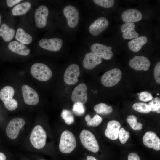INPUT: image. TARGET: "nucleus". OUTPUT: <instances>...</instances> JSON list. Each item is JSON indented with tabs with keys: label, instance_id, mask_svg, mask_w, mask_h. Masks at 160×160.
<instances>
[{
	"label": "nucleus",
	"instance_id": "1",
	"mask_svg": "<svg viewBox=\"0 0 160 160\" xmlns=\"http://www.w3.org/2000/svg\"><path fill=\"white\" fill-rule=\"evenodd\" d=\"M76 146L75 136L70 131L66 130L62 133L60 141L59 148L64 153H69L73 151Z\"/></svg>",
	"mask_w": 160,
	"mask_h": 160
},
{
	"label": "nucleus",
	"instance_id": "2",
	"mask_svg": "<svg viewBox=\"0 0 160 160\" xmlns=\"http://www.w3.org/2000/svg\"><path fill=\"white\" fill-rule=\"evenodd\" d=\"M47 137L46 132L41 126L37 125L33 129L30 137L32 145L36 148L41 149L45 146Z\"/></svg>",
	"mask_w": 160,
	"mask_h": 160
},
{
	"label": "nucleus",
	"instance_id": "3",
	"mask_svg": "<svg viewBox=\"0 0 160 160\" xmlns=\"http://www.w3.org/2000/svg\"><path fill=\"white\" fill-rule=\"evenodd\" d=\"M30 72L33 77L41 81L48 80L52 75L50 69L46 65L41 63H36L33 65Z\"/></svg>",
	"mask_w": 160,
	"mask_h": 160
},
{
	"label": "nucleus",
	"instance_id": "4",
	"mask_svg": "<svg viewBox=\"0 0 160 160\" xmlns=\"http://www.w3.org/2000/svg\"><path fill=\"white\" fill-rule=\"evenodd\" d=\"M15 94V90L10 86H6L0 91V98L4 103V106L7 109L13 111L17 107V100L12 98Z\"/></svg>",
	"mask_w": 160,
	"mask_h": 160
},
{
	"label": "nucleus",
	"instance_id": "5",
	"mask_svg": "<svg viewBox=\"0 0 160 160\" xmlns=\"http://www.w3.org/2000/svg\"><path fill=\"white\" fill-rule=\"evenodd\" d=\"M79 138L83 146L89 151L94 153L99 151L97 141L94 135L89 131L82 130L80 134Z\"/></svg>",
	"mask_w": 160,
	"mask_h": 160
},
{
	"label": "nucleus",
	"instance_id": "6",
	"mask_svg": "<svg viewBox=\"0 0 160 160\" xmlns=\"http://www.w3.org/2000/svg\"><path fill=\"white\" fill-rule=\"evenodd\" d=\"M121 77L122 72L121 70L117 68H113L107 71L103 74L101 78V82L106 87H112L120 81Z\"/></svg>",
	"mask_w": 160,
	"mask_h": 160
},
{
	"label": "nucleus",
	"instance_id": "7",
	"mask_svg": "<svg viewBox=\"0 0 160 160\" xmlns=\"http://www.w3.org/2000/svg\"><path fill=\"white\" fill-rule=\"evenodd\" d=\"M25 124V121L22 118L18 117L12 119L6 128V133L7 136L12 139L16 138Z\"/></svg>",
	"mask_w": 160,
	"mask_h": 160
},
{
	"label": "nucleus",
	"instance_id": "8",
	"mask_svg": "<svg viewBox=\"0 0 160 160\" xmlns=\"http://www.w3.org/2000/svg\"><path fill=\"white\" fill-rule=\"evenodd\" d=\"M80 73L79 67L77 65H70L65 71L63 76L64 82L68 85L75 84L78 81Z\"/></svg>",
	"mask_w": 160,
	"mask_h": 160
},
{
	"label": "nucleus",
	"instance_id": "9",
	"mask_svg": "<svg viewBox=\"0 0 160 160\" xmlns=\"http://www.w3.org/2000/svg\"><path fill=\"white\" fill-rule=\"evenodd\" d=\"M63 12L69 26L71 28L75 27L79 18V13L76 8L72 5H68L64 8Z\"/></svg>",
	"mask_w": 160,
	"mask_h": 160
},
{
	"label": "nucleus",
	"instance_id": "10",
	"mask_svg": "<svg viewBox=\"0 0 160 160\" xmlns=\"http://www.w3.org/2000/svg\"><path fill=\"white\" fill-rule=\"evenodd\" d=\"M22 92L24 101L26 104L33 105L39 103V98L38 93L30 86L23 85L22 87Z\"/></svg>",
	"mask_w": 160,
	"mask_h": 160
},
{
	"label": "nucleus",
	"instance_id": "11",
	"mask_svg": "<svg viewBox=\"0 0 160 160\" xmlns=\"http://www.w3.org/2000/svg\"><path fill=\"white\" fill-rule=\"evenodd\" d=\"M63 44V41L61 39L56 38L49 39H43L39 42V45L41 47L53 52L60 50Z\"/></svg>",
	"mask_w": 160,
	"mask_h": 160
},
{
	"label": "nucleus",
	"instance_id": "12",
	"mask_svg": "<svg viewBox=\"0 0 160 160\" xmlns=\"http://www.w3.org/2000/svg\"><path fill=\"white\" fill-rule=\"evenodd\" d=\"M87 89V86L84 84L78 85L72 92L71 98L72 101L74 103L79 102L83 104L85 103L88 99Z\"/></svg>",
	"mask_w": 160,
	"mask_h": 160
},
{
	"label": "nucleus",
	"instance_id": "13",
	"mask_svg": "<svg viewBox=\"0 0 160 160\" xmlns=\"http://www.w3.org/2000/svg\"><path fill=\"white\" fill-rule=\"evenodd\" d=\"M129 65L135 70L147 71L150 68V62L149 60L145 56H136L130 60Z\"/></svg>",
	"mask_w": 160,
	"mask_h": 160
},
{
	"label": "nucleus",
	"instance_id": "14",
	"mask_svg": "<svg viewBox=\"0 0 160 160\" xmlns=\"http://www.w3.org/2000/svg\"><path fill=\"white\" fill-rule=\"evenodd\" d=\"M112 49L110 47L97 43L93 44L90 47L92 52L106 60L110 59L112 57L113 54L111 51Z\"/></svg>",
	"mask_w": 160,
	"mask_h": 160
},
{
	"label": "nucleus",
	"instance_id": "15",
	"mask_svg": "<svg viewBox=\"0 0 160 160\" xmlns=\"http://www.w3.org/2000/svg\"><path fill=\"white\" fill-rule=\"evenodd\" d=\"M48 14V9L45 5H41L36 9L34 19L36 25L37 27L42 28L46 25Z\"/></svg>",
	"mask_w": 160,
	"mask_h": 160
},
{
	"label": "nucleus",
	"instance_id": "16",
	"mask_svg": "<svg viewBox=\"0 0 160 160\" xmlns=\"http://www.w3.org/2000/svg\"><path fill=\"white\" fill-rule=\"evenodd\" d=\"M144 145L156 151L160 150V139L156 134L152 131L146 132L143 137Z\"/></svg>",
	"mask_w": 160,
	"mask_h": 160
},
{
	"label": "nucleus",
	"instance_id": "17",
	"mask_svg": "<svg viewBox=\"0 0 160 160\" xmlns=\"http://www.w3.org/2000/svg\"><path fill=\"white\" fill-rule=\"evenodd\" d=\"M109 24V21L106 18L103 17H99L90 26L89 32L93 36L97 35L107 28Z\"/></svg>",
	"mask_w": 160,
	"mask_h": 160
},
{
	"label": "nucleus",
	"instance_id": "18",
	"mask_svg": "<svg viewBox=\"0 0 160 160\" xmlns=\"http://www.w3.org/2000/svg\"><path fill=\"white\" fill-rule=\"evenodd\" d=\"M102 62V58L96 54L92 52L88 53L85 55L83 61V65L86 69L94 68Z\"/></svg>",
	"mask_w": 160,
	"mask_h": 160
},
{
	"label": "nucleus",
	"instance_id": "19",
	"mask_svg": "<svg viewBox=\"0 0 160 160\" xmlns=\"http://www.w3.org/2000/svg\"><path fill=\"white\" fill-rule=\"evenodd\" d=\"M121 125L116 120H111L108 123L105 132V136L109 139L115 140L118 139Z\"/></svg>",
	"mask_w": 160,
	"mask_h": 160
},
{
	"label": "nucleus",
	"instance_id": "20",
	"mask_svg": "<svg viewBox=\"0 0 160 160\" xmlns=\"http://www.w3.org/2000/svg\"><path fill=\"white\" fill-rule=\"evenodd\" d=\"M121 17L123 20L126 23H133L141 20L142 15L139 10L132 9L124 11L122 14Z\"/></svg>",
	"mask_w": 160,
	"mask_h": 160
},
{
	"label": "nucleus",
	"instance_id": "21",
	"mask_svg": "<svg viewBox=\"0 0 160 160\" xmlns=\"http://www.w3.org/2000/svg\"><path fill=\"white\" fill-rule=\"evenodd\" d=\"M135 25L134 23H125L121 27L122 36L125 39H131L139 37V34L135 30Z\"/></svg>",
	"mask_w": 160,
	"mask_h": 160
},
{
	"label": "nucleus",
	"instance_id": "22",
	"mask_svg": "<svg viewBox=\"0 0 160 160\" xmlns=\"http://www.w3.org/2000/svg\"><path fill=\"white\" fill-rule=\"evenodd\" d=\"M8 48L12 52L23 56L28 55L30 52V49L25 45L16 41L10 42Z\"/></svg>",
	"mask_w": 160,
	"mask_h": 160
},
{
	"label": "nucleus",
	"instance_id": "23",
	"mask_svg": "<svg viewBox=\"0 0 160 160\" xmlns=\"http://www.w3.org/2000/svg\"><path fill=\"white\" fill-rule=\"evenodd\" d=\"M147 40V38L145 36L138 37L129 41L128 44V47L133 52H137L146 43Z\"/></svg>",
	"mask_w": 160,
	"mask_h": 160
},
{
	"label": "nucleus",
	"instance_id": "24",
	"mask_svg": "<svg viewBox=\"0 0 160 160\" xmlns=\"http://www.w3.org/2000/svg\"><path fill=\"white\" fill-rule=\"evenodd\" d=\"M15 30L10 28L5 23L3 24L0 27V36L6 42L11 41L15 34Z\"/></svg>",
	"mask_w": 160,
	"mask_h": 160
},
{
	"label": "nucleus",
	"instance_id": "25",
	"mask_svg": "<svg viewBox=\"0 0 160 160\" xmlns=\"http://www.w3.org/2000/svg\"><path fill=\"white\" fill-rule=\"evenodd\" d=\"M31 3L28 1L24 2L15 6L12 10V13L15 16L25 14L30 9Z\"/></svg>",
	"mask_w": 160,
	"mask_h": 160
},
{
	"label": "nucleus",
	"instance_id": "26",
	"mask_svg": "<svg viewBox=\"0 0 160 160\" xmlns=\"http://www.w3.org/2000/svg\"><path fill=\"white\" fill-rule=\"evenodd\" d=\"M15 38L20 43L24 44H28L31 43L33 40L32 37L21 28L17 29Z\"/></svg>",
	"mask_w": 160,
	"mask_h": 160
},
{
	"label": "nucleus",
	"instance_id": "27",
	"mask_svg": "<svg viewBox=\"0 0 160 160\" xmlns=\"http://www.w3.org/2000/svg\"><path fill=\"white\" fill-rule=\"evenodd\" d=\"M95 111L97 114L108 115L113 111L112 107L104 103H100L95 105L94 108Z\"/></svg>",
	"mask_w": 160,
	"mask_h": 160
},
{
	"label": "nucleus",
	"instance_id": "28",
	"mask_svg": "<svg viewBox=\"0 0 160 160\" xmlns=\"http://www.w3.org/2000/svg\"><path fill=\"white\" fill-rule=\"evenodd\" d=\"M84 119L88 126L92 127L98 126L103 120L102 118L98 114H96L92 118L89 114H87L85 116Z\"/></svg>",
	"mask_w": 160,
	"mask_h": 160
},
{
	"label": "nucleus",
	"instance_id": "29",
	"mask_svg": "<svg viewBox=\"0 0 160 160\" xmlns=\"http://www.w3.org/2000/svg\"><path fill=\"white\" fill-rule=\"evenodd\" d=\"M137 118L134 115H130L127 118L126 121L131 128L135 130H139L142 128L141 123L138 122Z\"/></svg>",
	"mask_w": 160,
	"mask_h": 160
},
{
	"label": "nucleus",
	"instance_id": "30",
	"mask_svg": "<svg viewBox=\"0 0 160 160\" xmlns=\"http://www.w3.org/2000/svg\"><path fill=\"white\" fill-rule=\"evenodd\" d=\"M61 116L67 124L70 125L73 124L74 121V116L69 110L63 109L61 113Z\"/></svg>",
	"mask_w": 160,
	"mask_h": 160
},
{
	"label": "nucleus",
	"instance_id": "31",
	"mask_svg": "<svg viewBox=\"0 0 160 160\" xmlns=\"http://www.w3.org/2000/svg\"><path fill=\"white\" fill-rule=\"evenodd\" d=\"M133 108L135 111L141 113H147L151 111L148 105L143 102H137L132 105Z\"/></svg>",
	"mask_w": 160,
	"mask_h": 160
},
{
	"label": "nucleus",
	"instance_id": "32",
	"mask_svg": "<svg viewBox=\"0 0 160 160\" xmlns=\"http://www.w3.org/2000/svg\"><path fill=\"white\" fill-rule=\"evenodd\" d=\"M151 111L160 113V99L159 98L156 97L152 99L148 104Z\"/></svg>",
	"mask_w": 160,
	"mask_h": 160
},
{
	"label": "nucleus",
	"instance_id": "33",
	"mask_svg": "<svg viewBox=\"0 0 160 160\" xmlns=\"http://www.w3.org/2000/svg\"><path fill=\"white\" fill-rule=\"evenodd\" d=\"M72 111L77 116H81L85 112V108L84 105L80 102H76L74 104Z\"/></svg>",
	"mask_w": 160,
	"mask_h": 160
},
{
	"label": "nucleus",
	"instance_id": "34",
	"mask_svg": "<svg viewBox=\"0 0 160 160\" xmlns=\"http://www.w3.org/2000/svg\"><path fill=\"white\" fill-rule=\"evenodd\" d=\"M129 136L130 134L129 132L126 131L123 128H120L118 134V137L121 144H124Z\"/></svg>",
	"mask_w": 160,
	"mask_h": 160
},
{
	"label": "nucleus",
	"instance_id": "35",
	"mask_svg": "<svg viewBox=\"0 0 160 160\" xmlns=\"http://www.w3.org/2000/svg\"><path fill=\"white\" fill-rule=\"evenodd\" d=\"M93 1L96 4L105 8L111 7L114 3L113 0H94Z\"/></svg>",
	"mask_w": 160,
	"mask_h": 160
},
{
	"label": "nucleus",
	"instance_id": "36",
	"mask_svg": "<svg viewBox=\"0 0 160 160\" xmlns=\"http://www.w3.org/2000/svg\"><path fill=\"white\" fill-rule=\"evenodd\" d=\"M139 100L143 102H148L151 100L153 98L151 94L148 92L143 91L139 94Z\"/></svg>",
	"mask_w": 160,
	"mask_h": 160
},
{
	"label": "nucleus",
	"instance_id": "37",
	"mask_svg": "<svg viewBox=\"0 0 160 160\" xmlns=\"http://www.w3.org/2000/svg\"><path fill=\"white\" fill-rule=\"evenodd\" d=\"M154 76L156 82L160 84V62L156 65L154 71Z\"/></svg>",
	"mask_w": 160,
	"mask_h": 160
},
{
	"label": "nucleus",
	"instance_id": "38",
	"mask_svg": "<svg viewBox=\"0 0 160 160\" xmlns=\"http://www.w3.org/2000/svg\"><path fill=\"white\" fill-rule=\"evenodd\" d=\"M128 160H140L138 155L135 153H130L128 156Z\"/></svg>",
	"mask_w": 160,
	"mask_h": 160
},
{
	"label": "nucleus",
	"instance_id": "39",
	"mask_svg": "<svg viewBox=\"0 0 160 160\" xmlns=\"http://www.w3.org/2000/svg\"><path fill=\"white\" fill-rule=\"evenodd\" d=\"M21 0H7L6 3L7 6L9 7H12L16 4L20 2Z\"/></svg>",
	"mask_w": 160,
	"mask_h": 160
},
{
	"label": "nucleus",
	"instance_id": "40",
	"mask_svg": "<svg viewBox=\"0 0 160 160\" xmlns=\"http://www.w3.org/2000/svg\"><path fill=\"white\" fill-rule=\"evenodd\" d=\"M6 158L4 154L0 152V160H6Z\"/></svg>",
	"mask_w": 160,
	"mask_h": 160
},
{
	"label": "nucleus",
	"instance_id": "41",
	"mask_svg": "<svg viewBox=\"0 0 160 160\" xmlns=\"http://www.w3.org/2000/svg\"><path fill=\"white\" fill-rule=\"evenodd\" d=\"M87 160H97V159L94 156H88L87 157Z\"/></svg>",
	"mask_w": 160,
	"mask_h": 160
},
{
	"label": "nucleus",
	"instance_id": "42",
	"mask_svg": "<svg viewBox=\"0 0 160 160\" xmlns=\"http://www.w3.org/2000/svg\"><path fill=\"white\" fill-rule=\"evenodd\" d=\"M1 16L0 15V26L1 23Z\"/></svg>",
	"mask_w": 160,
	"mask_h": 160
},
{
	"label": "nucleus",
	"instance_id": "43",
	"mask_svg": "<svg viewBox=\"0 0 160 160\" xmlns=\"http://www.w3.org/2000/svg\"></svg>",
	"mask_w": 160,
	"mask_h": 160
},
{
	"label": "nucleus",
	"instance_id": "44",
	"mask_svg": "<svg viewBox=\"0 0 160 160\" xmlns=\"http://www.w3.org/2000/svg\"></svg>",
	"mask_w": 160,
	"mask_h": 160
}]
</instances>
